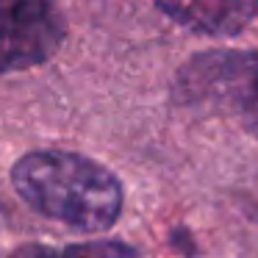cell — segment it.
Masks as SVG:
<instances>
[{"mask_svg": "<svg viewBox=\"0 0 258 258\" xmlns=\"http://www.w3.org/2000/svg\"><path fill=\"white\" fill-rule=\"evenodd\" d=\"M172 247H178L183 255H195V244H191V236H189V230H183V228H178V230H172Z\"/></svg>", "mask_w": 258, "mask_h": 258, "instance_id": "6", "label": "cell"}, {"mask_svg": "<svg viewBox=\"0 0 258 258\" xmlns=\"http://www.w3.org/2000/svg\"><path fill=\"white\" fill-rule=\"evenodd\" d=\"M17 195L34 211L84 233L108 230L122 211V186L103 164L70 150H36L12 169Z\"/></svg>", "mask_w": 258, "mask_h": 258, "instance_id": "1", "label": "cell"}, {"mask_svg": "<svg viewBox=\"0 0 258 258\" xmlns=\"http://www.w3.org/2000/svg\"><path fill=\"white\" fill-rule=\"evenodd\" d=\"M139 252L122 241H86V244H70L64 250L31 244L17 252V258H136Z\"/></svg>", "mask_w": 258, "mask_h": 258, "instance_id": "5", "label": "cell"}, {"mask_svg": "<svg viewBox=\"0 0 258 258\" xmlns=\"http://www.w3.org/2000/svg\"><path fill=\"white\" fill-rule=\"evenodd\" d=\"M175 25L203 36H239L258 14V0H156Z\"/></svg>", "mask_w": 258, "mask_h": 258, "instance_id": "4", "label": "cell"}, {"mask_svg": "<svg viewBox=\"0 0 258 258\" xmlns=\"http://www.w3.org/2000/svg\"><path fill=\"white\" fill-rule=\"evenodd\" d=\"M250 214H252V219L258 222V186L252 189V203H250Z\"/></svg>", "mask_w": 258, "mask_h": 258, "instance_id": "7", "label": "cell"}, {"mask_svg": "<svg viewBox=\"0 0 258 258\" xmlns=\"http://www.w3.org/2000/svg\"><path fill=\"white\" fill-rule=\"evenodd\" d=\"M64 34L61 0H0V75L45 64Z\"/></svg>", "mask_w": 258, "mask_h": 258, "instance_id": "3", "label": "cell"}, {"mask_svg": "<svg viewBox=\"0 0 258 258\" xmlns=\"http://www.w3.org/2000/svg\"><path fill=\"white\" fill-rule=\"evenodd\" d=\"M175 103L230 114L258 139V50H206L172 81Z\"/></svg>", "mask_w": 258, "mask_h": 258, "instance_id": "2", "label": "cell"}]
</instances>
